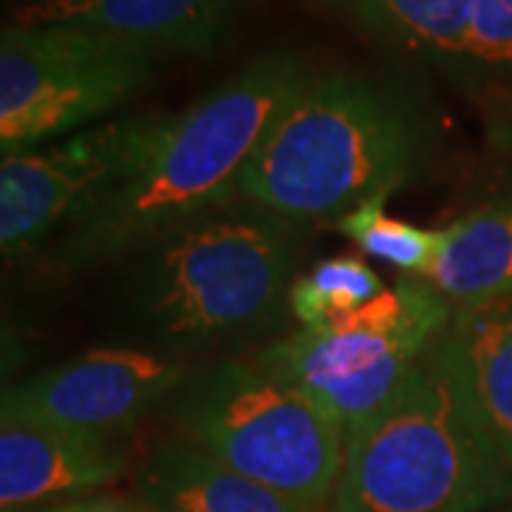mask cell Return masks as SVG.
Segmentation results:
<instances>
[{
	"mask_svg": "<svg viewBox=\"0 0 512 512\" xmlns=\"http://www.w3.org/2000/svg\"><path fill=\"white\" fill-rule=\"evenodd\" d=\"M308 77L299 57L274 52L185 109L151 114L126 168L55 237L57 268L123 262L171 228L242 200L245 165Z\"/></svg>",
	"mask_w": 512,
	"mask_h": 512,
	"instance_id": "6da1fadb",
	"label": "cell"
},
{
	"mask_svg": "<svg viewBox=\"0 0 512 512\" xmlns=\"http://www.w3.org/2000/svg\"><path fill=\"white\" fill-rule=\"evenodd\" d=\"M299 222L237 200L151 239L123 265V322L165 356L259 339L291 313Z\"/></svg>",
	"mask_w": 512,
	"mask_h": 512,
	"instance_id": "7a4b0ae2",
	"label": "cell"
},
{
	"mask_svg": "<svg viewBox=\"0 0 512 512\" xmlns=\"http://www.w3.org/2000/svg\"><path fill=\"white\" fill-rule=\"evenodd\" d=\"M430 146V117L402 89L356 72H311L259 140L239 197L299 225L342 220L410 183Z\"/></svg>",
	"mask_w": 512,
	"mask_h": 512,
	"instance_id": "3957f363",
	"label": "cell"
},
{
	"mask_svg": "<svg viewBox=\"0 0 512 512\" xmlns=\"http://www.w3.org/2000/svg\"><path fill=\"white\" fill-rule=\"evenodd\" d=\"M512 501V467L427 350L353 433L330 512H484Z\"/></svg>",
	"mask_w": 512,
	"mask_h": 512,
	"instance_id": "277c9868",
	"label": "cell"
},
{
	"mask_svg": "<svg viewBox=\"0 0 512 512\" xmlns=\"http://www.w3.org/2000/svg\"><path fill=\"white\" fill-rule=\"evenodd\" d=\"M165 416L177 439L262 487L330 510L345 467V430L254 359L191 367Z\"/></svg>",
	"mask_w": 512,
	"mask_h": 512,
	"instance_id": "5b68a950",
	"label": "cell"
},
{
	"mask_svg": "<svg viewBox=\"0 0 512 512\" xmlns=\"http://www.w3.org/2000/svg\"><path fill=\"white\" fill-rule=\"evenodd\" d=\"M450 316L453 305L427 279H402L348 319L293 330L251 359L302 390L348 436L396 393Z\"/></svg>",
	"mask_w": 512,
	"mask_h": 512,
	"instance_id": "8992f818",
	"label": "cell"
},
{
	"mask_svg": "<svg viewBox=\"0 0 512 512\" xmlns=\"http://www.w3.org/2000/svg\"><path fill=\"white\" fill-rule=\"evenodd\" d=\"M163 60L74 26L0 32V151L46 146L103 123L146 89Z\"/></svg>",
	"mask_w": 512,
	"mask_h": 512,
	"instance_id": "52a82bcc",
	"label": "cell"
},
{
	"mask_svg": "<svg viewBox=\"0 0 512 512\" xmlns=\"http://www.w3.org/2000/svg\"><path fill=\"white\" fill-rule=\"evenodd\" d=\"M191 365L151 348H100L3 390L0 421L128 439L171 402Z\"/></svg>",
	"mask_w": 512,
	"mask_h": 512,
	"instance_id": "ba28073f",
	"label": "cell"
},
{
	"mask_svg": "<svg viewBox=\"0 0 512 512\" xmlns=\"http://www.w3.org/2000/svg\"><path fill=\"white\" fill-rule=\"evenodd\" d=\"M151 114L106 120L0 163V251L6 262L40 251L126 168Z\"/></svg>",
	"mask_w": 512,
	"mask_h": 512,
	"instance_id": "9c48e42d",
	"label": "cell"
},
{
	"mask_svg": "<svg viewBox=\"0 0 512 512\" xmlns=\"http://www.w3.org/2000/svg\"><path fill=\"white\" fill-rule=\"evenodd\" d=\"M256 6L259 0H29L12 23L103 32L168 60L217 55Z\"/></svg>",
	"mask_w": 512,
	"mask_h": 512,
	"instance_id": "30bf717a",
	"label": "cell"
},
{
	"mask_svg": "<svg viewBox=\"0 0 512 512\" xmlns=\"http://www.w3.org/2000/svg\"><path fill=\"white\" fill-rule=\"evenodd\" d=\"M131 467L128 439L0 421V510L20 512L103 493Z\"/></svg>",
	"mask_w": 512,
	"mask_h": 512,
	"instance_id": "8fae6325",
	"label": "cell"
},
{
	"mask_svg": "<svg viewBox=\"0 0 512 512\" xmlns=\"http://www.w3.org/2000/svg\"><path fill=\"white\" fill-rule=\"evenodd\" d=\"M436 348L481 430L512 467V302L453 308Z\"/></svg>",
	"mask_w": 512,
	"mask_h": 512,
	"instance_id": "7c38bea8",
	"label": "cell"
},
{
	"mask_svg": "<svg viewBox=\"0 0 512 512\" xmlns=\"http://www.w3.org/2000/svg\"><path fill=\"white\" fill-rule=\"evenodd\" d=\"M137 495L157 512H330L239 476L180 439L143 458Z\"/></svg>",
	"mask_w": 512,
	"mask_h": 512,
	"instance_id": "4fadbf2b",
	"label": "cell"
},
{
	"mask_svg": "<svg viewBox=\"0 0 512 512\" xmlns=\"http://www.w3.org/2000/svg\"><path fill=\"white\" fill-rule=\"evenodd\" d=\"M427 282L453 308L512 302V188L441 228Z\"/></svg>",
	"mask_w": 512,
	"mask_h": 512,
	"instance_id": "5bb4252c",
	"label": "cell"
},
{
	"mask_svg": "<svg viewBox=\"0 0 512 512\" xmlns=\"http://www.w3.org/2000/svg\"><path fill=\"white\" fill-rule=\"evenodd\" d=\"M390 46L467 77L473 0H339Z\"/></svg>",
	"mask_w": 512,
	"mask_h": 512,
	"instance_id": "9a60e30c",
	"label": "cell"
},
{
	"mask_svg": "<svg viewBox=\"0 0 512 512\" xmlns=\"http://www.w3.org/2000/svg\"><path fill=\"white\" fill-rule=\"evenodd\" d=\"M387 291L382 276L359 256H330L299 274L291 288V316L299 328H325L362 311Z\"/></svg>",
	"mask_w": 512,
	"mask_h": 512,
	"instance_id": "2e32d148",
	"label": "cell"
},
{
	"mask_svg": "<svg viewBox=\"0 0 512 512\" xmlns=\"http://www.w3.org/2000/svg\"><path fill=\"white\" fill-rule=\"evenodd\" d=\"M387 200L390 194H379L362 202L342 220H336V228L370 259H379L384 265L402 271L407 279H427L439 259L441 228L430 231L390 217Z\"/></svg>",
	"mask_w": 512,
	"mask_h": 512,
	"instance_id": "e0dca14e",
	"label": "cell"
},
{
	"mask_svg": "<svg viewBox=\"0 0 512 512\" xmlns=\"http://www.w3.org/2000/svg\"><path fill=\"white\" fill-rule=\"evenodd\" d=\"M467 80L512 89V0H473Z\"/></svg>",
	"mask_w": 512,
	"mask_h": 512,
	"instance_id": "ac0fdd59",
	"label": "cell"
},
{
	"mask_svg": "<svg viewBox=\"0 0 512 512\" xmlns=\"http://www.w3.org/2000/svg\"><path fill=\"white\" fill-rule=\"evenodd\" d=\"M20 512H157L148 507L146 501L137 495H109L97 493L86 495V498H74V501H63V504H49V507H37V510H20Z\"/></svg>",
	"mask_w": 512,
	"mask_h": 512,
	"instance_id": "d6986e66",
	"label": "cell"
},
{
	"mask_svg": "<svg viewBox=\"0 0 512 512\" xmlns=\"http://www.w3.org/2000/svg\"><path fill=\"white\" fill-rule=\"evenodd\" d=\"M510 512H512V510H510Z\"/></svg>",
	"mask_w": 512,
	"mask_h": 512,
	"instance_id": "ffe728a7",
	"label": "cell"
}]
</instances>
